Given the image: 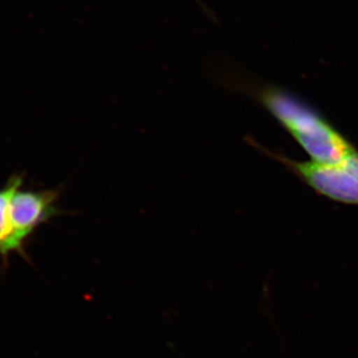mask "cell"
Here are the masks:
<instances>
[{"instance_id": "3957f363", "label": "cell", "mask_w": 358, "mask_h": 358, "mask_svg": "<svg viewBox=\"0 0 358 358\" xmlns=\"http://www.w3.org/2000/svg\"><path fill=\"white\" fill-rule=\"evenodd\" d=\"M252 143L268 157L281 162L320 194L341 203L358 204V150L336 164L315 160L299 162L260 148L254 141Z\"/></svg>"}, {"instance_id": "6da1fadb", "label": "cell", "mask_w": 358, "mask_h": 358, "mask_svg": "<svg viewBox=\"0 0 358 358\" xmlns=\"http://www.w3.org/2000/svg\"><path fill=\"white\" fill-rule=\"evenodd\" d=\"M244 87L251 90V95L272 113L315 162L336 164L357 150L319 112L287 90L270 85Z\"/></svg>"}, {"instance_id": "7a4b0ae2", "label": "cell", "mask_w": 358, "mask_h": 358, "mask_svg": "<svg viewBox=\"0 0 358 358\" xmlns=\"http://www.w3.org/2000/svg\"><path fill=\"white\" fill-rule=\"evenodd\" d=\"M60 190H16L9 208V236L3 254L0 256L2 265L7 267L9 256L20 254L29 261L26 246L40 226L62 213L59 208Z\"/></svg>"}, {"instance_id": "277c9868", "label": "cell", "mask_w": 358, "mask_h": 358, "mask_svg": "<svg viewBox=\"0 0 358 358\" xmlns=\"http://www.w3.org/2000/svg\"><path fill=\"white\" fill-rule=\"evenodd\" d=\"M24 176L20 173L13 174L0 188V256L3 254L7 239L9 236V208L11 199L16 190L22 187Z\"/></svg>"}]
</instances>
